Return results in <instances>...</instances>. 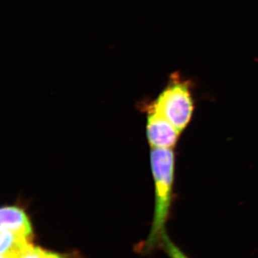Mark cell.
Here are the masks:
<instances>
[{
  "label": "cell",
  "instance_id": "6da1fadb",
  "mask_svg": "<svg viewBox=\"0 0 258 258\" xmlns=\"http://www.w3.org/2000/svg\"><path fill=\"white\" fill-rule=\"evenodd\" d=\"M150 157L155 185V210L150 233L142 247L145 253H150L160 247L166 234V224L172 205L175 163L174 152L170 149L152 148Z\"/></svg>",
  "mask_w": 258,
  "mask_h": 258
},
{
  "label": "cell",
  "instance_id": "7a4b0ae2",
  "mask_svg": "<svg viewBox=\"0 0 258 258\" xmlns=\"http://www.w3.org/2000/svg\"><path fill=\"white\" fill-rule=\"evenodd\" d=\"M152 109L162 115L181 134L189 124L195 109L190 81L179 74H173Z\"/></svg>",
  "mask_w": 258,
  "mask_h": 258
},
{
  "label": "cell",
  "instance_id": "3957f363",
  "mask_svg": "<svg viewBox=\"0 0 258 258\" xmlns=\"http://www.w3.org/2000/svg\"><path fill=\"white\" fill-rule=\"evenodd\" d=\"M179 134L169 120L152 110L148 116L147 124V138L152 148L172 149Z\"/></svg>",
  "mask_w": 258,
  "mask_h": 258
},
{
  "label": "cell",
  "instance_id": "277c9868",
  "mask_svg": "<svg viewBox=\"0 0 258 258\" xmlns=\"http://www.w3.org/2000/svg\"><path fill=\"white\" fill-rule=\"evenodd\" d=\"M1 230H8L18 232L33 238V231L31 222L28 215L21 208L8 206L1 209L0 211Z\"/></svg>",
  "mask_w": 258,
  "mask_h": 258
},
{
  "label": "cell",
  "instance_id": "5b68a950",
  "mask_svg": "<svg viewBox=\"0 0 258 258\" xmlns=\"http://www.w3.org/2000/svg\"><path fill=\"white\" fill-rule=\"evenodd\" d=\"M33 246L32 238L8 230H1V254L19 258Z\"/></svg>",
  "mask_w": 258,
  "mask_h": 258
},
{
  "label": "cell",
  "instance_id": "8992f818",
  "mask_svg": "<svg viewBox=\"0 0 258 258\" xmlns=\"http://www.w3.org/2000/svg\"><path fill=\"white\" fill-rule=\"evenodd\" d=\"M161 247L169 258H191L179 245L169 238L167 234L163 237Z\"/></svg>",
  "mask_w": 258,
  "mask_h": 258
},
{
  "label": "cell",
  "instance_id": "52a82bcc",
  "mask_svg": "<svg viewBox=\"0 0 258 258\" xmlns=\"http://www.w3.org/2000/svg\"><path fill=\"white\" fill-rule=\"evenodd\" d=\"M47 252L38 246H32L19 258H45Z\"/></svg>",
  "mask_w": 258,
  "mask_h": 258
},
{
  "label": "cell",
  "instance_id": "ba28073f",
  "mask_svg": "<svg viewBox=\"0 0 258 258\" xmlns=\"http://www.w3.org/2000/svg\"><path fill=\"white\" fill-rule=\"evenodd\" d=\"M45 258H68L64 254L60 253H56V252H47Z\"/></svg>",
  "mask_w": 258,
  "mask_h": 258
},
{
  "label": "cell",
  "instance_id": "9c48e42d",
  "mask_svg": "<svg viewBox=\"0 0 258 258\" xmlns=\"http://www.w3.org/2000/svg\"><path fill=\"white\" fill-rule=\"evenodd\" d=\"M1 258H16L13 256L7 255V254H1Z\"/></svg>",
  "mask_w": 258,
  "mask_h": 258
}]
</instances>
